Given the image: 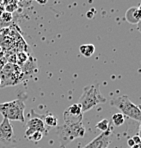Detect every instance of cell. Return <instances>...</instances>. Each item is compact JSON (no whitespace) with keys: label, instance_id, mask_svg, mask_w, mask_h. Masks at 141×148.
<instances>
[{"label":"cell","instance_id":"20","mask_svg":"<svg viewBox=\"0 0 141 148\" xmlns=\"http://www.w3.org/2000/svg\"><path fill=\"white\" fill-rule=\"evenodd\" d=\"M127 144H128V146H129V147H132L134 144H135V143H134L133 139H132V138H129L128 140H127Z\"/></svg>","mask_w":141,"mask_h":148},{"label":"cell","instance_id":"5","mask_svg":"<svg viewBox=\"0 0 141 148\" xmlns=\"http://www.w3.org/2000/svg\"><path fill=\"white\" fill-rule=\"evenodd\" d=\"M24 73L21 70V67L17 66L11 63H6L0 72V78H1V86H13L19 84L23 80Z\"/></svg>","mask_w":141,"mask_h":148},{"label":"cell","instance_id":"4","mask_svg":"<svg viewBox=\"0 0 141 148\" xmlns=\"http://www.w3.org/2000/svg\"><path fill=\"white\" fill-rule=\"evenodd\" d=\"M110 104L120 110V113L124 116H128L129 118L141 122V109L129 99L128 96L123 95L113 98L110 101Z\"/></svg>","mask_w":141,"mask_h":148},{"label":"cell","instance_id":"10","mask_svg":"<svg viewBox=\"0 0 141 148\" xmlns=\"http://www.w3.org/2000/svg\"><path fill=\"white\" fill-rule=\"evenodd\" d=\"M126 18L130 23H137L141 19V9L136 7L130 8L126 12Z\"/></svg>","mask_w":141,"mask_h":148},{"label":"cell","instance_id":"16","mask_svg":"<svg viewBox=\"0 0 141 148\" xmlns=\"http://www.w3.org/2000/svg\"><path fill=\"white\" fill-rule=\"evenodd\" d=\"M0 19H1V21L4 23L5 25H8L10 22L12 21V14L10 12H7L5 11L3 13V14L1 15V17H0Z\"/></svg>","mask_w":141,"mask_h":148},{"label":"cell","instance_id":"1","mask_svg":"<svg viewBox=\"0 0 141 148\" xmlns=\"http://www.w3.org/2000/svg\"><path fill=\"white\" fill-rule=\"evenodd\" d=\"M56 134L60 141V145L64 148L68 145L71 141L76 138H81L85 135V127L83 123H74V124H62L56 126Z\"/></svg>","mask_w":141,"mask_h":148},{"label":"cell","instance_id":"17","mask_svg":"<svg viewBox=\"0 0 141 148\" xmlns=\"http://www.w3.org/2000/svg\"><path fill=\"white\" fill-rule=\"evenodd\" d=\"M44 134L42 133V132H34V133H32L31 135L29 137H27L28 140H31V141H34V142H38V141H40L41 139H42V137Z\"/></svg>","mask_w":141,"mask_h":148},{"label":"cell","instance_id":"9","mask_svg":"<svg viewBox=\"0 0 141 148\" xmlns=\"http://www.w3.org/2000/svg\"><path fill=\"white\" fill-rule=\"evenodd\" d=\"M32 114H34V116L32 118H30V120L26 123V129L31 130L33 132H42L43 134L47 131L46 125H45L44 121L42 119V116H39V114H35L33 110L31 111Z\"/></svg>","mask_w":141,"mask_h":148},{"label":"cell","instance_id":"26","mask_svg":"<svg viewBox=\"0 0 141 148\" xmlns=\"http://www.w3.org/2000/svg\"><path fill=\"white\" fill-rule=\"evenodd\" d=\"M0 86H1V78H0Z\"/></svg>","mask_w":141,"mask_h":148},{"label":"cell","instance_id":"8","mask_svg":"<svg viewBox=\"0 0 141 148\" xmlns=\"http://www.w3.org/2000/svg\"><path fill=\"white\" fill-rule=\"evenodd\" d=\"M111 134L112 133L110 130L101 132V134L95 137L92 141H90L83 148H108V145L110 143V138H111Z\"/></svg>","mask_w":141,"mask_h":148},{"label":"cell","instance_id":"22","mask_svg":"<svg viewBox=\"0 0 141 148\" xmlns=\"http://www.w3.org/2000/svg\"><path fill=\"white\" fill-rule=\"evenodd\" d=\"M4 12H5V8H4L2 5H0V17H1V15L3 14Z\"/></svg>","mask_w":141,"mask_h":148},{"label":"cell","instance_id":"18","mask_svg":"<svg viewBox=\"0 0 141 148\" xmlns=\"http://www.w3.org/2000/svg\"><path fill=\"white\" fill-rule=\"evenodd\" d=\"M132 139H133V141H134V143H135V144H139L140 141H141V137L138 136V135L133 136V137H132Z\"/></svg>","mask_w":141,"mask_h":148},{"label":"cell","instance_id":"24","mask_svg":"<svg viewBox=\"0 0 141 148\" xmlns=\"http://www.w3.org/2000/svg\"><path fill=\"white\" fill-rule=\"evenodd\" d=\"M2 51H3V48H2V46H1V45H0V53H1Z\"/></svg>","mask_w":141,"mask_h":148},{"label":"cell","instance_id":"7","mask_svg":"<svg viewBox=\"0 0 141 148\" xmlns=\"http://www.w3.org/2000/svg\"><path fill=\"white\" fill-rule=\"evenodd\" d=\"M14 140L15 135L11 123L8 119L3 118L2 122L0 123V143L7 145L11 142H14Z\"/></svg>","mask_w":141,"mask_h":148},{"label":"cell","instance_id":"11","mask_svg":"<svg viewBox=\"0 0 141 148\" xmlns=\"http://www.w3.org/2000/svg\"><path fill=\"white\" fill-rule=\"evenodd\" d=\"M79 51L82 55L85 57H91L95 52V46L91 43H87V44H83L79 47Z\"/></svg>","mask_w":141,"mask_h":148},{"label":"cell","instance_id":"19","mask_svg":"<svg viewBox=\"0 0 141 148\" xmlns=\"http://www.w3.org/2000/svg\"><path fill=\"white\" fill-rule=\"evenodd\" d=\"M5 64H6V62L4 61V60L2 59V58H0V72L2 71V68H3L4 65H5Z\"/></svg>","mask_w":141,"mask_h":148},{"label":"cell","instance_id":"13","mask_svg":"<svg viewBox=\"0 0 141 148\" xmlns=\"http://www.w3.org/2000/svg\"><path fill=\"white\" fill-rule=\"evenodd\" d=\"M112 121L114 126H121L125 121V116L122 113H115L112 115Z\"/></svg>","mask_w":141,"mask_h":148},{"label":"cell","instance_id":"23","mask_svg":"<svg viewBox=\"0 0 141 148\" xmlns=\"http://www.w3.org/2000/svg\"><path fill=\"white\" fill-rule=\"evenodd\" d=\"M130 148H140V146H139V145H138V144H134L133 146L130 147Z\"/></svg>","mask_w":141,"mask_h":148},{"label":"cell","instance_id":"14","mask_svg":"<svg viewBox=\"0 0 141 148\" xmlns=\"http://www.w3.org/2000/svg\"><path fill=\"white\" fill-rule=\"evenodd\" d=\"M96 128L100 130L101 132L108 131L109 130V120L108 119H102L98 123H96Z\"/></svg>","mask_w":141,"mask_h":148},{"label":"cell","instance_id":"21","mask_svg":"<svg viewBox=\"0 0 141 148\" xmlns=\"http://www.w3.org/2000/svg\"><path fill=\"white\" fill-rule=\"evenodd\" d=\"M47 1H48V0H37V2L39 4H41V5H44V4H46Z\"/></svg>","mask_w":141,"mask_h":148},{"label":"cell","instance_id":"15","mask_svg":"<svg viewBox=\"0 0 141 148\" xmlns=\"http://www.w3.org/2000/svg\"><path fill=\"white\" fill-rule=\"evenodd\" d=\"M16 56H17V62L16 63H18V64L21 65V66H23V65L28 61V59H29V58H28V54L24 51L19 52Z\"/></svg>","mask_w":141,"mask_h":148},{"label":"cell","instance_id":"25","mask_svg":"<svg viewBox=\"0 0 141 148\" xmlns=\"http://www.w3.org/2000/svg\"><path fill=\"white\" fill-rule=\"evenodd\" d=\"M138 145H139V146H140V148H141V141H140V143H139V144H138Z\"/></svg>","mask_w":141,"mask_h":148},{"label":"cell","instance_id":"27","mask_svg":"<svg viewBox=\"0 0 141 148\" xmlns=\"http://www.w3.org/2000/svg\"><path fill=\"white\" fill-rule=\"evenodd\" d=\"M140 134H141V126H140Z\"/></svg>","mask_w":141,"mask_h":148},{"label":"cell","instance_id":"12","mask_svg":"<svg viewBox=\"0 0 141 148\" xmlns=\"http://www.w3.org/2000/svg\"><path fill=\"white\" fill-rule=\"evenodd\" d=\"M42 119L44 121L45 125L49 126V127H56L58 125V120L54 115L49 114V115H43Z\"/></svg>","mask_w":141,"mask_h":148},{"label":"cell","instance_id":"6","mask_svg":"<svg viewBox=\"0 0 141 148\" xmlns=\"http://www.w3.org/2000/svg\"><path fill=\"white\" fill-rule=\"evenodd\" d=\"M63 119L65 124H74L82 122L83 112H82L81 106L78 103L72 104L71 106H69L68 109L64 111Z\"/></svg>","mask_w":141,"mask_h":148},{"label":"cell","instance_id":"2","mask_svg":"<svg viewBox=\"0 0 141 148\" xmlns=\"http://www.w3.org/2000/svg\"><path fill=\"white\" fill-rule=\"evenodd\" d=\"M106 98L102 96L99 90V84H93V85L86 86L83 89L81 96L79 98V104L81 106L82 112H86L92 109L96 105L101 103H105Z\"/></svg>","mask_w":141,"mask_h":148},{"label":"cell","instance_id":"3","mask_svg":"<svg viewBox=\"0 0 141 148\" xmlns=\"http://www.w3.org/2000/svg\"><path fill=\"white\" fill-rule=\"evenodd\" d=\"M25 103L23 98H17L12 101L0 103V113L3 118L12 121H19L21 123L25 122L24 116Z\"/></svg>","mask_w":141,"mask_h":148}]
</instances>
